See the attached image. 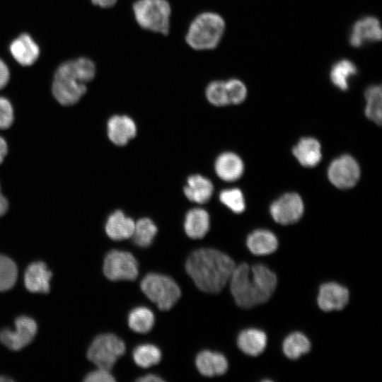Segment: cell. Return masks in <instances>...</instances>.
Returning a JSON list of instances; mask_svg holds the SVG:
<instances>
[{
  "label": "cell",
  "mask_w": 382,
  "mask_h": 382,
  "mask_svg": "<svg viewBox=\"0 0 382 382\" xmlns=\"http://www.w3.org/2000/svg\"><path fill=\"white\" fill-rule=\"evenodd\" d=\"M8 151V146L5 139L0 137V164L3 162Z\"/></svg>",
  "instance_id": "cell-41"
},
{
  "label": "cell",
  "mask_w": 382,
  "mask_h": 382,
  "mask_svg": "<svg viewBox=\"0 0 382 382\" xmlns=\"http://www.w3.org/2000/svg\"><path fill=\"white\" fill-rule=\"evenodd\" d=\"M132 11L137 23L144 30L163 35L168 33L171 6L167 0H137Z\"/></svg>",
  "instance_id": "cell-5"
},
{
  "label": "cell",
  "mask_w": 382,
  "mask_h": 382,
  "mask_svg": "<svg viewBox=\"0 0 382 382\" xmlns=\"http://www.w3.org/2000/svg\"><path fill=\"white\" fill-rule=\"evenodd\" d=\"M348 289L335 282H328L320 286L317 303L324 311L342 309L348 303Z\"/></svg>",
  "instance_id": "cell-13"
},
{
  "label": "cell",
  "mask_w": 382,
  "mask_h": 382,
  "mask_svg": "<svg viewBox=\"0 0 382 382\" xmlns=\"http://www.w3.org/2000/svg\"><path fill=\"white\" fill-rule=\"evenodd\" d=\"M143 293L161 311L170 309L178 301L181 291L178 284L170 277L149 273L141 281Z\"/></svg>",
  "instance_id": "cell-6"
},
{
  "label": "cell",
  "mask_w": 382,
  "mask_h": 382,
  "mask_svg": "<svg viewBox=\"0 0 382 382\" xmlns=\"http://www.w3.org/2000/svg\"><path fill=\"white\" fill-rule=\"evenodd\" d=\"M205 96L213 105L221 107L229 105L225 81L216 80L210 82L206 87Z\"/></svg>",
  "instance_id": "cell-33"
},
{
  "label": "cell",
  "mask_w": 382,
  "mask_h": 382,
  "mask_svg": "<svg viewBox=\"0 0 382 382\" xmlns=\"http://www.w3.org/2000/svg\"><path fill=\"white\" fill-rule=\"evenodd\" d=\"M52 272L42 262L31 263L24 274V284L27 289L35 293H47Z\"/></svg>",
  "instance_id": "cell-17"
},
{
  "label": "cell",
  "mask_w": 382,
  "mask_h": 382,
  "mask_svg": "<svg viewBox=\"0 0 382 382\" xmlns=\"http://www.w3.org/2000/svg\"><path fill=\"white\" fill-rule=\"evenodd\" d=\"M157 231L156 224L151 219L141 218L135 223L132 241L139 247L147 248L152 243Z\"/></svg>",
  "instance_id": "cell-29"
},
{
  "label": "cell",
  "mask_w": 382,
  "mask_h": 382,
  "mask_svg": "<svg viewBox=\"0 0 382 382\" xmlns=\"http://www.w3.org/2000/svg\"><path fill=\"white\" fill-rule=\"evenodd\" d=\"M225 28V21L219 13L212 11L200 13L188 26L186 43L195 50H212L220 43Z\"/></svg>",
  "instance_id": "cell-4"
},
{
  "label": "cell",
  "mask_w": 382,
  "mask_h": 382,
  "mask_svg": "<svg viewBox=\"0 0 382 382\" xmlns=\"http://www.w3.org/2000/svg\"><path fill=\"white\" fill-rule=\"evenodd\" d=\"M249 250L256 255H266L274 253L278 247V240L272 232L257 229L250 233L246 240Z\"/></svg>",
  "instance_id": "cell-23"
},
{
  "label": "cell",
  "mask_w": 382,
  "mask_h": 382,
  "mask_svg": "<svg viewBox=\"0 0 382 382\" xmlns=\"http://www.w3.org/2000/svg\"><path fill=\"white\" fill-rule=\"evenodd\" d=\"M220 202L234 213L240 214L245 209V202L243 192L238 188H229L219 194Z\"/></svg>",
  "instance_id": "cell-32"
},
{
  "label": "cell",
  "mask_w": 382,
  "mask_h": 382,
  "mask_svg": "<svg viewBox=\"0 0 382 382\" xmlns=\"http://www.w3.org/2000/svg\"><path fill=\"white\" fill-rule=\"evenodd\" d=\"M357 72L355 64L349 59H341L332 65L330 78L332 84L340 89L346 91L349 88L350 79Z\"/></svg>",
  "instance_id": "cell-26"
},
{
  "label": "cell",
  "mask_w": 382,
  "mask_h": 382,
  "mask_svg": "<svg viewBox=\"0 0 382 382\" xmlns=\"http://www.w3.org/2000/svg\"><path fill=\"white\" fill-rule=\"evenodd\" d=\"M137 381L140 382H161L164 381V380L161 378L159 376L156 374H149L141 377L137 378Z\"/></svg>",
  "instance_id": "cell-38"
},
{
  "label": "cell",
  "mask_w": 382,
  "mask_h": 382,
  "mask_svg": "<svg viewBox=\"0 0 382 382\" xmlns=\"http://www.w3.org/2000/svg\"><path fill=\"white\" fill-rule=\"evenodd\" d=\"M84 381L86 382H113L115 378L110 371L98 368L96 370L88 373Z\"/></svg>",
  "instance_id": "cell-36"
},
{
  "label": "cell",
  "mask_w": 382,
  "mask_h": 382,
  "mask_svg": "<svg viewBox=\"0 0 382 382\" xmlns=\"http://www.w3.org/2000/svg\"><path fill=\"white\" fill-rule=\"evenodd\" d=\"M127 320L131 330L139 333H146L152 329L155 317L147 307L138 306L129 313Z\"/></svg>",
  "instance_id": "cell-27"
},
{
  "label": "cell",
  "mask_w": 382,
  "mask_h": 382,
  "mask_svg": "<svg viewBox=\"0 0 382 382\" xmlns=\"http://www.w3.org/2000/svg\"><path fill=\"white\" fill-rule=\"evenodd\" d=\"M267 340V335L262 330L248 328L239 333L237 345L244 354L254 357L263 352Z\"/></svg>",
  "instance_id": "cell-24"
},
{
  "label": "cell",
  "mask_w": 382,
  "mask_h": 382,
  "mask_svg": "<svg viewBox=\"0 0 382 382\" xmlns=\"http://www.w3.org/2000/svg\"><path fill=\"white\" fill-rule=\"evenodd\" d=\"M103 270L105 276L111 281H133L138 276L139 265L131 253L112 250L105 257Z\"/></svg>",
  "instance_id": "cell-8"
},
{
  "label": "cell",
  "mask_w": 382,
  "mask_h": 382,
  "mask_svg": "<svg viewBox=\"0 0 382 382\" xmlns=\"http://www.w3.org/2000/svg\"><path fill=\"white\" fill-rule=\"evenodd\" d=\"M107 134L109 139L115 145L123 146L137 134L134 121L127 115H112L107 123Z\"/></svg>",
  "instance_id": "cell-14"
},
{
  "label": "cell",
  "mask_w": 382,
  "mask_h": 382,
  "mask_svg": "<svg viewBox=\"0 0 382 382\" xmlns=\"http://www.w3.org/2000/svg\"><path fill=\"white\" fill-rule=\"evenodd\" d=\"M15 329L8 328L0 332V341L12 350H20L30 344L35 337L37 326L35 321L28 316H20L16 319Z\"/></svg>",
  "instance_id": "cell-11"
},
{
  "label": "cell",
  "mask_w": 382,
  "mask_h": 382,
  "mask_svg": "<svg viewBox=\"0 0 382 382\" xmlns=\"http://www.w3.org/2000/svg\"><path fill=\"white\" fill-rule=\"evenodd\" d=\"M9 79V71L6 64L0 59V89L4 88Z\"/></svg>",
  "instance_id": "cell-37"
},
{
  "label": "cell",
  "mask_w": 382,
  "mask_h": 382,
  "mask_svg": "<svg viewBox=\"0 0 382 382\" xmlns=\"http://www.w3.org/2000/svg\"><path fill=\"white\" fill-rule=\"evenodd\" d=\"M8 202L7 199L1 192L0 187V217L2 216L8 210Z\"/></svg>",
  "instance_id": "cell-40"
},
{
  "label": "cell",
  "mask_w": 382,
  "mask_h": 382,
  "mask_svg": "<svg viewBox=\"0 0 382 382\" xmlns=\"http://www.w3.org/2000/svg\"><path fill=\"white\" fill-rule=\"evenodd\" d=\"M360 173L359 163L348 154L334 159L328 169V177L330 183L343 190L354 187L359 180Z\"/></svg>",
  "instance_id": "cell-9"
},
{
  "label": "cell",
  "mask_w": 382,
  "mask_h": 382,
  "mask_svg": "<svg viewBox=\"0 0 382 382\" xmlns=\"http://www.w3.org/2000/svg\"><path fill=\"white\" fill-rule=\"evenodd\" d=\"M135 364L141 368H149L160 362L161 352L152 344H141L137 346L132 352Z\"/></svg>",
  "instance_id": "cell-30"
},
{
  "label": "cell",
  "mask_w": 382,
  "mask_h": 382,
  "mask_svg": "<svg viewBox=\"0 0 382 382\" xmlns=\"http://www.w3.org/2000/svg\"><path fill=\"white\" fill-rule=\"evenodd\" d=\"M195 365L199 372L207 377L222 375L228 368V361L224 354L207 349L197 355Z\"/></svg>",
  "instance_id": "cell-16"
},
{
  "label": "cell",
  "mask_w": 382,
  "mask_h": 382,
  "mask_svg": "<svg viewBox=\"0 0 382 382\" xmlns=\"http://www.w3.org/2000/svg\"><path fill=\"white\" fill-rule=\"evenodd\" d=\"M125 349V342L119 337L112 333L102 334L91 344L87 357L98 368L110 371Z\"/></svg>",
  "instance_id": "cell-7"
},
{
  "label": "cell",
  "mask_w": 382,
  "mask_h": 382,
  "mask_svg": "<svg viewBox=\"0 0 382 382\" xmlns=\"http://www.w3.org/2000/svg\"><path fill=\"white\" fill-rule=\"evenodd\" d=\"M292 151L299 163L304 167L312 168L317 166L322 158L320 144L313 137L301 139Z\"/></svg>",
  "instance_id": "cell-20"
},
{
  "label": "cell",
  "mask_w": 382,
  "mask_h": 382,
  "mask_svg": "<svg viewBox=\"0 0 382 382\" xmlns=\"http://www.w3.org/2000/svg\"><path fill=\"white\" fill-rule=\"evenodd\" d=\"M311 342L307 337L300 332L289 335L284 340L282 350L286 357L296 359L309 352Z\"/></svg>",
  "instance_id": "cell-28"
},
{
  "label": "cell",
  "mask_w": 382,
  "mask_h": 382,
  "mask_svg": "<svg viewBox=\"0 0 382 382\" xmlns=\"http://www.w3.org/2000/svg\"><path fill=\"white\" fill-rule=\"evenodd\" d=\"M10 52L13 57L23 66L32 65L40 54L39 47L26 33L21 35L11 42Z\"/></svg>",
  "instance_id": "cell-19"
},
{
  "label": "cell",
  "mask_w": 382,
  "mask_h": 382,
  "mask_svg": "<svg viewBox=\"0 0 382 382\" xmlns=\"http://www.w3.org/2000/svg\"><path fill=\"white\" fill-rule=\"evenodd\" d=\"M365 115L378 125L382 122V88L380 85L369 86L364 93Z\"/></svg>",
  "instance_id": "cell-25"
},
{
  "label": "cell",
  "mask_w": 382,
  "mask_h": 382,
  "mask_svg": "<svg viewBox=\"0 0 382 382\" xmlns=\"http://www.w3.org/2000/svg\"><path fill=\"white\" fill-rule=\"evenodd\" d=\"M135 222L121 210L113 212L108 217L105 229L108 236L114 241H122L131 238Z\"/></svg>",
  "instance_id": "cell-18"
},
{
  "label": "cell",
  "mask_w": 382,
  "mask_h": 382,
  "mask_svg": "<svg viewBox=\"0 0 382 382\" xmlns=\"http://www.w3.org/2000/svg\"><path fill=\"white\" fill-rule=\"evenodd\" d=\"M208 212L199 207L189 210L185 214L184 229L187 236L193 239L203 238L209 229Z\"/></svg>",
  "instance_id": "cell-22"
},
{
  "label": "cell",
  "mask_w": 382,
  "mask_h": 382,
  "mask_svg": "<svg viewBox=\"0 0 382 382\" xmlns=\"http://www.w3.org/2000/svg\"><path fill=\"white\" fill-rule=\"evenodd\" d=\"M214 170L218 177L226 182L239 179L244 171V164L239 156L226 151L218 156L214 163Z\"/></svg>",
  "instance_id": "cell-15"
},
{
  "label": "cell",
  "mask_w": 382,
  "mask_h": 382,
  "mask_svg": "<svg viewBox=\"0 0 382 382\" xmlns=\"http://www.w3.org/2000/svg\"><path fill=\"white\" fill-rule=\"evenodd\" d=\"M381 37L379 21L374 16H366L354 23L349 42L352 47H360L366 42L380 41Z\"/></svg>",
  "instance_id": "cell-12"
},
{
  "label": "cell",
  "mask_w": 382,
  "mask_h": 382,
  "mask_svg": "<svg viewBox=\"0 0 382 382\" xmlns=\"http://www.w3.org/2000/svg\"><path fill=\"white\" fill-rule=\"evenodd\" d=\"M118 0H91V2L101 8H110L113 6Z\"/></svg>",
  "instance_id": "cell-39"
},
{
  "label": "cell",
  "mask_w": 382,
  "mask_h": 382,
  "mask_svg": "<svg viewBox=\"0 0 382 382\" xmlns=\"http://www.w3.org/2000/svg\"><path fill=\"white\" fill-rule=\"evenodd\" d=\"M14 120L13 107L8 99L0 96V129L8 128Z\"/></svg>",
  "instance_id": "cell-35"
},
{
  "label": "cell",
  "mask_w": 382,
  "mask_h": 382,
  "mask_svg": "<svg viewBox=\"0 0 382 382\" xmlns=\"http://www.w3.org/2000/svg\"><path fill=\"white\" fill-rule=\"evenodd\" d=\"M96 71L93 62L86 57L61 64L52 86L54 98L62 105L76 104L86 92V83L93 79Z\"/></svg>",
  "instance_id": "cell-3"
},
{
  "label": "cell",
  "mask_w": 382,
  "mask_h": 382,
  "mask_svg": "<svg viewBox=\"0 0 382 382\" xmlns=\"http://www.w3.org/2000/svg\"><path fill=\"white\" fill-rule=\"evenodd\" d=\"M228 104L238 105L245 100L247 88L243 82L237 79L225 81Z\"/></svg>",
  "instance_id": "cell-34"
},
{
  "label": "cell",
  "mask_w": 382,
  "mask_h": 382,
  "mask_svg": "<svg viewBox=\"0 0 382 382\" xmlns=\"http://www.w3.org/2000/svg\"><path fill=\"white\" fill-rule=\"evenodd\" d=\"M18 275L16 263L9 257L0 255V291L10 289Z\"/></svg>",
  "instance_id": "cell-31"
},
{
  "label": "cell",
  "mask_w": 382,
  "mask_h": 382,
  "mask_svg": "<svg viewBox=\"0 0 382 382\" xmlns=\"http://www.w3.org/2000/svg\"><path fill=\"white\" fill-rule=\"evenodd\" d=\"M11 381L9 378H6L5 376H0V381Z\"/></svg>",
  "instance_id": "cell-42"
},
{
  "label": "cell",
  "mask_w": 382,
  "mask_h": 382,
  "mask_svg": "<svg viewBox=\"0 0 382 382\" xmlns=\"http://www.w3.org/2000/svg\"><path fill=\"white\" fill-rule=\"evenodd\" d=\"M236 267L224 253L212 248H200L191 253L185 270L197 287L210 294L220 292L229 281Z\"/></svg>",
  "instance_id": "cell-1"
},
{
  "label": "cell",
  "mask_w": 382,
  "mask_h": 382,
  "mask_svg": "<svg viewBox=\"0 0 382 382\" xmlns=\"http://www.w3.org/2000/svg\"><path fill=\"white\" fill-rule=\"evenodd\" d=\"M304 211L303 202L295 192L285 193L270 205V212L278 224L289 225L297 222Z\"/></svg>",
  "instance_id": "cell-10"
},
{
  "label": "cell",
  "mask_w": 382,
  "mask_h": 382,
  "mask_svg": "<svg viewBox=\"0 0 382 382\" xmlns=\"http://www.w3.org/2000/svg\"><path fill=\"white\" fill-rule=\"evenodd\" d=\"M229 281L236 304L243 308L266 302L277 283L276 274L265 265L257 264L250 268L247 263L235 267Z\"/></svg>",
  "instance_id": "cell-2"
},
{
  "label": "cell",
  "mask_w": 382,
  "mask_h": 382,
  "mask_svg": "<svg viewBox=\"0 0 382 382\" xmlns=\"http://www.w3.org/2000/svg\"><path fill=\"white\" fill-rule=\"evenodd\" d=\"M213 192L214 186L211 180L199 174L190 175L184 187L186 197L197 204L207 202L212 197Z\"/></svg>",
  "instance_id": "cell-21"
}]
</instances>
